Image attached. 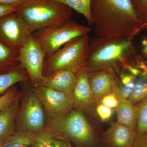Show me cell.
I'll use <instances>...</instances> for the list:
<instances>
[{
	"label": "cell",
	"instance_id": "1",
	"mask_svg": "<svg viewBox=\"0 0 147 147\" xmlns=\"http://www.w3.org/2000/svg\"><path fill=\"white\" fill-rule=\"evenodd\" d=\"M90 12L96 37L133 38L142 30L131 0H92Z\"/></svg>",
	"mask_w": 147,
	"mask_h": 147
},
{
	"label": "cell",
	"instance_id": "2",
	"mask_svg": "<svg viewBox=\"0 0 147 147\" xmlns=\"http://www.w3.org/2000/svg\"><path fill=\"white\" fill-rule=\"evenodd\" d=\"M16 11L32 33L64 24L72 17V9L54 0H24Z\"/></svg>",
	"mask_w": 147,
	"mask_h": 147
},
{
	"label": "cell",
	"instance_id": "3",
	"mask_svg": "<svg viewBox=\"0 0 147 147\" xmlns=\"http://www.w3.org/2000/svg\"><path fill=\"white\" fill-rule=\"evenodd\" d=\"M132 38L95 37L90 41L86 68L88 71L108 70L116 63L123 62L130 53Z\"/></svg>",
	"mask_w": 147,
	"mask_h": 147
},
{
	"label": "cell",
	"instance_id": "4",
	"mask_svg": "<svg viewBox=\"0 0 147 147\" xmlns=\"http://www.w3.org/2000/svg\"><path fill=\"white\" fill-rule=\"evenodd\" d=\"M90 41L88 34L77 37L55 53L46 56L43 76L58 70H68L76 73L86 68Z\"/></svg>",
	"mask_w": 147,
	"mask_h": 147
},
{
	"label": "cell",
	"instance_id": "5",
	"mask_svg": "<svg viewBox=\"0 0 147 147\" xmlns=\"http://www.w3.org/2000/svg\"><path fill=\"white\" fill-rule=\"evenodd\" d=\"M91 31L90 27L71 19L60 26L41 29L32 34L47 56L74 38L89 34Z\"/></svg>",
	"mask_w": 147,
	"mask_h": 147
},
{
	"label": "cell",
	"instance_id": "6",
	"mask_svg": "<svg viewBox=\"0 0 147 147\" xmlns=\"http://www.w3.org/2000/svg\"><path fill=\"white\" fill-rule=\"evenodd\" d=\"M48 122L49 127L76 144L89 146L94 143L92 129L81 111L71 110L62 117L48 119Z\"/></svg>",
	"mask_w": 147,
	"mask_h": 147
},
{
	"label": "cell",
	"instance_id": "7",
	"mask_svg": "<svg viewBox=\"0 0 147 147\" xmlns=\"http://www.w3.org/2000/svg\"><path fill=\"white\" fill-rule=\"evenodd\" d=\"M45 57L42 48L32 33L18 49V63L27 71L30 80L34 85L38 84L43 77Z\"/></svg>",
	"mask_w": 147,
	"mask_h": 147
},
{
	"label": "cell",
	"instance_id": "8",
	"mask_svg": "<svg viewBox=\"0 0 147 147\" xmlns=\"http://www.w3.org/2000/svg\"><path fill=\"white\" fill-rule=\"evenodd\" d=\"M32 33L28 24L16 11L0 19V40L12 49L18 50Z\"/></svg>",
	"mask_w": 147,
	"mask_h": 147
},
{
	"label": "cell",
	"instance_id": "9",
	"mask_svg": "<svg viewBox=\"0 0 147 147\" xmlns=\"http://www.w3.org/2000/svg\"><path fill=\"white\" fill-rule=\"evenodd\" d=\"M33 91L42 104L48 119L62 117L74 108L71 98L61 92L38 84L34 85Z\"/></svg>",
	"mask_w": 147,
	"mask_h": 147
},
{
	"label": "cell",
	"instance_id": "10",
	"mask_svg": "<svg viewBox=\"0 0 147 147\" xmlns=\"http://www.w3.org/2000/svg\"><path fill=\"white\" fill-rule=\"evenodd\" d=\"M45 116L42 104L33 92L29 94L21 109L19 130L38 132L44 128Z\"/></svg>",
	"mask_w": 147,
	"mask_h": 147
},
{
	"label": "cell",
	"instance_id": "11",
	"mask_svg": "<svg viewBox=\"0 0 147 147\" xmlns=\"http://www.w3.org/2000/svg\"><path fill=\"white\" fill-rule=\"evenodd\" d=\"M76 74L77 81L71 96L74 108L82 112H88L96 104L90 86L89 71L85 68Z\"/></svg>",
	"mask_w": 147,
	"mask_h": 147
},
{
	"label": "cell",
	"instance_id": "12",
	"mask_svg": "<svg viewBox=\"0 0 147 147\" xmlns=\"http://www.w3.org/2000/svg\"><path fill=\"white\" fill-rule=\"evenodd\" d=\"M76 81V73L68 70H58L44 75L37 84L61 92L71 97Z\"/></svg>",
	"mask_w": 147,
	"mask_h": 147
},
{
	"label": "cell",
	"instance_id": "13",
	"mask_svg": "<svg viewBox=\"0 0 147 147\" xmlns=\"http://www.w3.org/2000/svg\"><path fill=\"white\" fill-rule=\"evenodd\" d=\"M105 141L111 147H132L137 131L118 123H112L104 134Z\"/></svg>",
	"mask_w": 147,
	"mask_h": 147
},
{
	"label": "cell",
	"instance_id": "14",
	"mask_svg": "<svg viewBox=\"0 0 147 147\" xmlns=\"http://www.w3.org/2000/svg\"><path fill=\"white\" fill-rule=\"evenodd\" d=\"M89 79L96 104L103 96L113 92L115 80L108 70L89 71Z\"/></svg>",
	"mask_w": 147,
	"mask_h": 147
},
{
	"label": "cell",
	"instance_id": "15",
	"mask_svg": "<svg viewBox=\"0 0 147 147\" xmlns=\"http://www.w3.org/2000/svg\"><path fill=\"white\" fill-rule=\"evenodd\" d=\"M18 104V98L11 105L0 111V144H2L14 133V123Z\"/></svg>",
	"mask_w": 147,
	"mask_h": 147
},
{
	"label": "cell",
	"instance_id": "16",
	"mask_svg": "<svg viewBox=\"0 0 147 147\" xmlns=\"http://www.w3.org/2000/svg\"><path fill=\"white\" fill-rule=\"evenodd\" d=\"M116 95L119 100L118 104L116 108L117 123L137 131V115L135 105L131 104L128 99L121 97L119 95Z\"/></svg>",
	"mask_w": 147,
	"mask_h": 147
},
{
	"label": "cell",
	"instance_id": "17",
	"mask_svg": "<svg viewBox=\"0 0 147 147\" xmlns=\"http://www.w3.org/2000/svg\"><path fill=\"white\" fill-rule=\"evenodd\" d=\"M30 80L27 71L19 63L7 72L0 73V94L18 82Z\"/></svg>",
	"mask_w": 147,
	"mask_h": 147
},
{
	"label": "cell",
	"instance_id": "18",
	"mask_svg": "<svg viewBox=\"0 0 147 147\" xmlns=\"http://www.w3.org/2000/svg\"><path fill=\"white\" fill-rule=\"evenodd\" d=\"M64 136L48 127L37 133L35 147H61L65 142Z\"/></svg>",
	"mask_w": 147,
	"mask_h": 147
},
{
	"label": "cell",
	"instance_id": "19",
	"mask_svg": "<svg viewBox=\"0 0 147 147\" xmlns=\"http://www.w3.org/2000/svg\"><path fill=\"white\" fill-rule=\"evenodd\" d=\"M37 133L19 130L8 137L3 144V147H31L34 145Z\"/></svg>",
	"mask_w": 147,
	"mask_h": 147
},
{
	"label": "cell",
	"instance_id": "20",
	"mask_svg": "<svg viewBox=\"0 0 147 147\" xmlns=\"http://www.w3.org/2000/svg\"><path fill=\"white\" fill-rule=\"evenodd\" d=\"M70 7L72 10L82 14L86 18L88 24L92 26V20L90 12L92 0H54Z\"/></svg>",
	"mask_w": 147,
	"mask_h": 147
},
{
	"label": "cell",
	"instance_id": "21",
	"mask_svg": "<svg viewBox=\"0 0 147 147\" xmlns=\"http://www.w3.org/2000/svg\"><path fill=\"white\" fill-rule=\"evenodd\" d=\"M18 50L8 47L0 40V69L18 64Z\"/></svg>",
	"mask_w": 147,
	"mask_h": 147
},
{
	"label": "cell",
	"instance_id": "22",
	"mask_svg": "<svg viewBox=\"0 0 147 147\" xmlns=\"http://www.w3.org/2000/svg\"><path fill=\"white\" fill-rule=\"evenodd\" d=\"M137 135L147 131V98L135 105Z\"/></svg>",
	"mask_w": 147,
	"mask_h": 147
},
{
	"label": "cell",
	"instance_id": "23",
	"mask_svg": "<svg viewBox=\"0 0 147 147\" xmlns=\"http://www.w3.org/2000/svg\"><path fill=\"white\" fill-rule=\"evenodd\" d=\"M147 98V78L144 77L139 79L128 100L134 105Z\"/></svg>",
	"mask_w": 147,
	"mask_h": 147
},
{
	"label": "cell",
	"instance_id": "24",
	"mask_svg": "<svg viewBox=\"0 0 147 147\" xmlns=\"http://www.w3.org/2000/svg\"><path fill=\"white\" fill-rule=\"evenodd\" d=\"M139 20L142 30L147 28V0H131Z\"/></svg>",
	"mask_w": 147,
	"mask_h": 147
},
{
	"label": "cell",
	"instance_id": "25",
	"mask_svg": "<svg viewBox=\"0 0 147 147\" xmlns=\"http://www.w3.org/2000/svg\"><path fill=\"white\" fill-rule=\"evenodd\" d=\"M18 98L16 89H9L4 94L0 96V111L8 107Z\"/></svg>",
	"mask_w": 147,
	"mask_h": 147
},
{
	"label": "cell",
	"instance_id": "26",
	"mask_svg": "<svg viewBox=\"0 0 147 147\" xmlns=\"http://www.w3.org/2000/svg\"><path fill=\"white\" fill-rule=\"evenodd\" d=\"M96 112L100 120L103 121L109 120L113 115L112 108L99 102L96 104Z\"/></svg>",
	"mask_w": 147,
	"mask_h": 147
},
{
	"label": "cell",
	"instance_id": "27",
	"mask_svg": "<svg viewBox=\"0 0 147 147\" xmlns=\"http://www.w3.org/2000/svg\"><path fill=\"white\" fill-rule=\"evenodd\" d=\"M118 102V98L117 95L114 92H113L103 96L99 102L112 109L114 108L116 109Z\"/></svg>",
	"mask_w": 147,
	"mask_h": 147
},
{
	"label": "cell",
	"instance_id": "28",
	"mask_svg": "<svg viewBox=\"0 0 147 147\" xmlns=\"http://www.w3.org/2000/svg\"><path fill=\"white\" fill-rule=\"evenodd\" d=\"M18 6L0 5V19L9 13L16 11Z\"/></svg>",
	"mask_w": 147,
	"mask_h": 147
},
{
	"label": "cell",
	"instance_id": "29",
	"mask_svg": "<svg viewBox=\"0 0 147 147\" xmlns=\"http://www.w3.org/2000/svg\"><path fill=\"white\" fill-rule=\"evenodd\" d=\"M132 147H147V131L140 135H137Z\"/></svg>",
	"mask_w": 147,
	"mask_h": 147
},
{
	"label": "cell",
	"instance_id": "30",
	"mask_svg": "<svg viewBox=\"0 0 147 147\" xmlns=\"http://www.w3.org/2000/svg\"><path fill=\"white\" fill-rule=\"evenodd\" d=\"M24 0H0V5L19 6Z\"/></svg>",
	"mask_w": 147,
	"mask_h": 147
},
{
	"label": "cell",
	"instance_id": "31",
	"mask_svg": "<svg viewBox=\"0 0 147 147\" xmlns=\"http://www.w3.org/2000/svg\"><path fill=\"white\" fill-rule=\"evenodd\" d=\"M61 147H72L71 146V145L69 143V142H67V140H66L65 142H64L63 145Z\"/></svg>",
	"mask_w": 147,
	"mask_h": 147
},
{
	"label": "cell",
	"instance_id": "32",
	"mask_svg": "<svg viewBox=\"0 0 147 147\" xmlns=\"http://www.w3.org/2000/svg\"><path fill=\"white\" fill-rule=\"evenodd\" d=\"M0 147H3V145L0 144Z\"/></svg>",
	"mask_w": 147,
	"mask_h": 147
},
{
	"label": "cell",
	"instance_id": "33",
	"mask_svg": "<svg viewBox=\"0 0 147 147\" xmlns=\"http://www.w3.org/2000/svg\"><path fill=\"white\" fill-rule=\"evenodd\" d=\"M31 147H35V146H34V145L33 146H32Z\"/></svg>",
	"mask_w": 147,
	"mask_h": 147
}]
</instances>
